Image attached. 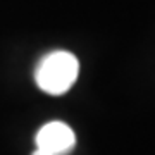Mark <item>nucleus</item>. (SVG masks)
<instances>
[{
    "label": "nucleus",
    "instance_id": "f257e3e1",
    "mask_svg": "<svg viewBox=\"0 0 155 155\" xmlns=\"http://www.w3.org/2000/svg\"><path fill=\"white\" fill-rule=\"evenodd\" d=\"M79 74L76 55L66 50H55L40 61L35 71V81L41 91L48 95H64L72 88Z\"/></svg>",
    "mask_w": 155,
    "mask_h": 155
},
{
    "label": "nucleus",
    "instance_id": "f03ea898",
    "mask_svg": "<svg viewBox=\"0 0 155 155\" xmlns=\"http://www.w3.org/2000/svg\"><path fill=\"white\" fill-rule=\"evenodd\" d=\"M76 147V134L62 121H50L36 133V148L48 155H69Z\"/></svg>",
    "mask_w": 155,
    "mask_h": 155
},
{
    "label": "nucleus",
    "instance_id": "7ed1b4c3",
    "mask_svg": "<svg viewBox=\"0 0 155 155\" xmlns=\"http://www.w3.org/2000/svg\"><path fill=\"white\" fill-rule=\"evenodd\" d=\"M31 155H48V153H47V152H43V150H38V148H36Z\"/></svg>",
    "mask_w": 155,
    "mask_h": 155
}]
</instances>
